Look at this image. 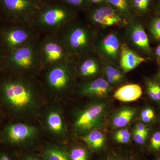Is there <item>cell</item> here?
I'll use <instances>...</instances> for the list:
<instances>
[{"label":"cell","mask_w":160,"mask_h":160,"mask_svg":"<svg viewBox=\"0 0 160 160\" xmlns=\"http://www.w3.org/2000/svg\"><path fill=\"white\" fill-rule=\"evenodd\" d=\"M0 106L11 115L30 111L37 105L38 90L35 84L25 76L1 70Z\"/></svg>","instance_id":"cell-1"},{"label":"cell","mask_w":160,"mask_h":160,"mask_svg":"<svg viewBox=\"0 0 160 160\" xmlns=\"http://www.w3.org/2000/svg\"><path fill=\"white\" fill-rule=\"evenodd\" d=\"M56 34L74 59L89 55L94 49V32L81 22L72 20Z\"/></svg>","instance_id":"cell-2"},{"label":"cell","mask_w":160,"mask_h":160,"mask_svg":"<svg viewBox=\"0 0 160 160\" xmlns=\"http://www.w3.org/2000/svg\"><path fill=\"white\" fill-rule=\"evenodd\" d=\"M75 12L60 0L46 2L34 17L31 25L40 33L56 34L73 20Z\"/></svg>","instance_id":"cell-3"},{"label":"cell","mask_w":160,"mask_h":160,"mask_svg":"<svg viewBox=\"0 0 160 160\" xmlns=\"http://www.w3.org/2000/svg\"><path fill=\"white\" fill-rule=\"evenodd\" d=\"M39 38L6 55L2 70L25 76L42 68Z\"/></svg>","instance_id":"cell-4"},{"label":"cell","mask_w":160,"mask_h":160,"mask_svg":"<svg viewBox=\"0 0 160 160\" xmlns=\"http://www.w3.org/2000/svg\"><path fill=\"white\" fill-rule=\"evenodd\" d=\"M45 3L42 0H0V15L6 23L31 25Z\"/></svg>","instance_id":"cell-5"},{"label":"cell","mask_w":160,"mask_h":160,"mask_svg":"<svg viewBox=\"0 0 160 160\" xmlns=\"http://www.w3.org/2000/svg\"><path fill=\"white\" fill-rule=\"evenodd\" d=\"M40 38V33L29 24L9 23L0 27V43L6 54Z\"/></svg>","instance_id":"cell-6"},{"label":"cell","mask_w":160,"mask_h":160,"mask_svg":"<svg viewBox=\"0 0 160 160\" xmlns=\"http://www.w3.org/2000/svg\"><path fill=\"white\" fill-rule=\"evenodd\" d=\"M74 61L59 63L46 68L45 82L52 93L62 94L71 87L75 69Z\"/></svg>","instance_id":"cell-7"},{"label":"cell","mask_w":160,"mask_h":160,"mask_svg":"<svg viewBox=\"0 0 160 160\" xmlns=\"http://www.w3.org/2000/svg\"><path fill=\"white\" fill-rule=\"evenodd\" d=\"M106 110V103L96 102L89 104L78 112L73 124L75 131L85 134L102 126Z\"/></svg>","instance_id":"cell-8"},{"label":"cell","mask_w":160,"mask_h":160,"mask_svg":"<svg viewBox=\"0 0 160 160\" xmlns=\"http://www.w3.org/2000/svg\"><path fill=\"white\" fill-rule=\"evenodd\" d=\"M40 50L42 68L74 60L56 34L44 35L41 38Z\"/></svg>","instance_id":"cell-9"},{"label":"cell","mask_w":160,"mask_h":160,"mask_svg":"<svg viewBox=\"0 0 160 160\" xmlns=\"http://www.w3.org/2000/svg\"><path fill=\"white\" fill-rule=\"evenodd\" d=\"M36 127L20 122L7 123L0 130V142L10 146H18L31 142L38 134Z\"/></svg>","instance_id":"cell-10"},{"label":"cell","mask_w":160,"mask_h":160,"mask_svg":"<svg viewBox=\"0 0 160 160\" xmlns=\"http://www.w3.org/2000/svg\"><path fill=\"white\" fill-rule=\"evenodd\" d=\"M87 19L92 25L102 27L121 26L126 23V18L109 4L89 7Z\"/></svg>","instance_id":"cell-11"},{"label":"cell","mask_w":160,"mask_h":160,"mask_svg":"<svg viewBox=\"0 0 160 160\" xmlns=\"http://www.w3.org/2000/svg\"><path fill=\"white\" fill-rule=\"evenodd\" d=\"M121 45L119 34L116 32H112L100 40L95 41L94 49L103 59L114 64L119 62Z\"/></svg>","instance_id":"cell-12"},{"label":"cell","mask_w":160,"mask_h":160,"mask_svg":"<svg viewBox=\"0 0 160 160\" xmlns=\"http://www.w3.org/2000/svg\"><path fill=\"white\" fill-rule=\"evenodd\" d=\"M112 88L107 81L103 78H98L80 85L79 92L84 96L103 98L110 93Z\"/></svg>","instance_id":"cell-13"},{"label":"cell","mask_w":160,"mask_h":160,"mask_svg":"<svg viewBox=\"0 0 160 160\" xmlns=\"http://www.w3.org/2000/svg\"><path fill=\"white\" fill-rule=\"evenodd\" d=\"M146 60L130 49L126 43H123L121 45L119 63L122 70L125 73L135 69Z\"/></svg>","instance_id":"cell-14"},{"label":"cell","mask_w":160,"mask_h":160,"mask_svg":"<svg viewBox=\"0 0 160 160\" xmlns=\"http://www.w3.org/2000/svg\"><path fill=\"white\" fill-rule=\"evenodd\" d=\"M128 35L130 42L141 51L149 53L151 51L148 36L143 26L139 23L130 24Z\"/></svg>","instance_id":"cell-15"},{"label":"cell","mask_w":160,"mask_h":160,"mask_svg":"<svg viewBox=\"0 0 160 160\" xmlns=\"http://www.w3.org/2000/svg\"><path fill=\"white\" fill-rule=\"evenodd\" d=\"M45 122L47 130L55 136L62 137L66 135V126L62 115L59 109H52L47 112Z\"/></svg>","instance_id":"cell-16"},{"label":"cell","mask_w":160,"mask_h":160,"mask_svg":"<svg viewBox=\"0 0 160 160\" xmlns=\"http://www.w3.org/2000/svg\"><path fill=\"white\" fill-rule=\"evenodd\" d=\"M142 94L139 85L131 84L120 87L115 92L114 97L122 102H131L138 99Z\"/></svg>","instance_id":"cell-17"},{"label":"cell","mask_w":160,"mask_h":160,"mask_svg":"<svg viewBox=\"0 0 160 160\" xmlns=\"http://www.w3.org/2000/svg\"><path fill=\"white\" fill-rule=\"evenodd\" d=\"M100 68L99 60L96 58L87 55L81 58V62L78 67V72L82 77H92L98 73Z\"/></svg>","instance_id":"cell-18"},{"label":"cell","mask_w":160,"mask_h":160,"mask_svg":"<svg viewBox=\"0 0 160 160\" xmlns=\"http://www.w3.org/2000/svg\"><path fill=\"white\" fill-rule=\"evenodd\" d=\"M137 110L134 108L126 107L118 111L112 119V123L114 127H125L134 118Z\"/></svg>","instance_id":"cell-19"},{"label":"cell","mask_w":160,"mask_h":160,"mask_svg":"<svg viewBox=\"0 0 160 160\" xmlns=\"http://www.w3.org/2000/svg\"><path fill=\"white\" fill-rule=\"evenodd\" d=\"M81 139L93 150L101 149L105 143V135L97 129L92 130L81 137Z\"/></svg>","instance_id":"cell-20"},{"label":"cell","mask_w":160,"mask_h":160,"mask_svg":"<svg viewBox=\"0 0 160 160\" xmlns=\"http://www.w3.org/2000/svg\"><path fill=\"white\" fill-rule=\"evenodd\" d=\"M43 158L45 160H71L64 149L57 146L47 147L43 152Z\"/></svg>","instance_id":"cell-21"},{"label":"cell","mask_w":160,"mask_h":160,"mask_svg":"<svg viewBox=\"0 0 160 160\" xmlns=\"http://www.w3.org/2000/svg\"><path fill=\"white\" fill-rule=\"evenodd\" d=\"M108 4L115 8L125 18L132 17V7L129 0H106Z\"/></svg>","instance_id":"cell-22"},{"label":"cell","mask_w":160,"mask_h":160,"mask_svg":"<svg viewBox=\"0 0 160 160\" xmlns=\"http://www.w3.org/2000/svg\"><path fill=\"white\" fill-rule=\"evenodd\" d=\"M72 9L76 10H87L90 7L89 0H60Z\"/></svg>","instance_id":"cell-23"},{"label":"cell","mask_w":160,"mask_h":160,"mask_svg":"<svg viewBox=\"0 0 160 160\" xmlns=\"http://www.w3.org/2000/svg\"><path fill=\"white\" fill-rule=\"evenodd\" d=\"M104 71L106 74L111 75L116 79L118 83L122 82L125 78V75L123 71H121L119 69L114 67L110 64H106L104 66Z\"/></svg>","instance_id":"cell-24"},{"label":"cell","mask_w":160,"mask_h":160,"mask_svg":"<svg viewBox=\"0 0 160 160\" xmlns=\"http://www.w3.org/2000/svg\"><path fill=\"white\" fill-rule=\"evenodd\" d=\"M71 160H88V153L86 149L82 148L72 149L69 155Z\"/></svg>","instance_id":"cell-25"},{"label":"cell","mask_w":160,"mask_h":160,"mask_svg":"<svg viewBox=\"0 0 160 160\" xmlns=\"http://www.w3.org/2000/svg\"><path fill=\"white\" fill-rule=\"evenodd\" d=\"M150 31L155 40L160 41V18H155L152 21Z\"/></svg>","instance_id":"cell-26"},{"label":"cell","mask_w":160,"mask_h":160,"mask_svg":"<svg viewBox=\"0 0 160 160\" xmlns=\"http://www.w3.org/2000/svg\"><path fill=\"white\" fill-rule=\"evenodd\" d=\"M151 147L155 150H158L160 149V132L155 133L152 136L150 141Z\"/></svg>","instance_id":"cell-27"},{"label":"cell","mask_w":160,"mask_h":160,"mask_svg":"<svg viewBox=\"0 0 160 160\" xmlns=\"http://www.w3.org/2000/svg\"><path fill=\"white\" fill-rule=\"evenodd\" d=\"M131 7L138 12H146L143 4V0H131L130 1Z\"/></svg>","instance_id":"cell-28"},{"label":"cell","mask_w":160,"mask_h":160,"mask_svg":"<svg viewBox=\"0 0 160 160\" xmlns=\"http://www.w3.org/2000/svg\"><path fill=\"white\" fill-rule=\"evenodd\" d=\"M148 136L142 134L134 130L133 132V138L135 142L139 145H143L146 142Z\"/></svg>","instance_id":"cell-29"},{"label":"cell","mask_w":160,"mask_h":160,"mask_svg":"<svg viewBox=\"0 0 160 160\" xmlns=\"http://www.w3.org/2000/svg\"><path fill=\"white\" fill-rule=\"evenodd\" d=\"M147 92H148L149 97L154 101H159L156 92L153 86L152 85L151 81H149L147 83Z\"/></svg>","instance_id":"cell-30"},{"label":"cell","mask_w":160,"mask_h":160,"mask_svg":"<svg viewBox=\"0 0 160 160\" xmlns=\"http://www.w3.org/2000/svg\"><path fill=\"white\" fill-rule=\"evenodd\" d=\"M130 138V133L127 129H122L117 132L114 135V139L120 138Z\"/></svg>","instance_id":"cell-31"},{"label":"cell","mask_w":160,"mask_h":160,"mask_svg":"<svg viewBox=\"0 0 160 160\" xmlns=\"http://www.w3.org/2000/svg\"><path fill=\"white\" fill-rule=\"evenodd\" d=\"M0 160H17L13 155L7 152L0 150Z\"/></svg>","instance_id":"cell-32"},{"label":"cell","mask_w":160,"mask_h":160,"mask_svg":"<svg viewBox=\"0 0 160 160\" xmlns=\"http://www.w3.org/2000/svg\"><path fill=\"white\" fill-rule=\"evenodd\" d=\"M134 130L136 131L142 133V134L146 135L148 136L149 129L145 125H143L142 123H138L135 126V129Z\"/></svg>","instance_id":"cell-33"},{"label":"cell","mask_w":160,"mask_h":160,"mask_svg":"<svg viewBox=\"0 0 160 160\" xmlns=\"http://www.w3.org/2000/svg\"><path fill=\"white\" fill-rule=\"evenodd\" d=\"M147 116L151 119H153L154 118V113L153 110L151 108H146L143 110L141 113V117H142Z\"/></svg>","instance_id":"cell-34"},{"label":"cell","mask_w":160,"mask_h":160,"mask_svg":"<svg viewBox=\"0 0 160 160\" xmlns=\"http://www.w3.org/2000/svg\"><path fill=\"white\" fill-rule=\"evenodd\" d=\"M6 56V53L4 51L2 46L0 43V70L2 69Z\"/></svg>","instance_id":"cell-35"},{"label":"cell","mask_w":160,"mask_h":160,"mask_svg":"<svg viewBox=\"0 0 160 160\" xmlns=\"http://www.w3.org/2000/svg\"><path fill=\"white\" fill-rule=\"evenodd\" d=\"M105 74L106 76V81L110 85H115V84H117L119 83L116 79L111 75L106 74V73H105Z\"/></svg>","instance_id":"cell-36"},{"label":"cell","mask_w":160,"mask_h":160,"mask_svg":"<svg viewBox=\"0 0 160 160\" xmlns=\"http://www.w3.org/2000/svg\"><path fill=\"white\" fill-rule=\"evenodd\" d=\"M151 82L155 91L156 92L159 101H160V85L156 82H153V81H151Z\"/></svg>","instance_id":"cell-37"},{"label":"cell","mask_w":160,"mask_h":160,"mask_svg":"<svg viewBox=\"0 0 160 160\" xmlns=\"http://www.w3.org/2000/svg\"><path fill=\"white\" fill-rule=\"evenodd\" d=\"M22 160H45L44 158L39 157L37 156L32 154H28L23 157Z\"/></svg>","instance_id":"cell-38"},{"label":"cell","mask_w":160,"mask_h":160,"mask_svg":"<svg viewBox=\"0 0 160 160\" xmlns=\"http://www.w3.org/2000/svg\"><path fill=\"white\" fill-rule=\"evenodd\" d=\"M104 160H131L129 159V158L123 157L119 156L114 155L109 156V157L106 158Z\"/></svg>","instance_id":"cell-39"},{"label":"cell","mask_w":160,"mask_h":160,"mask_svg":"<svg viewBox=\"0 0 160 160\" xmlns=\"http://www.w3.org/2000/svg\"><path fill=\"white\" fill-rule=\"evenodd\" d=\"M156 55L157 61L158 64H160V45L156 49Z\"/></svg>","instance_id":"cell-40"},{"label":"cell","mask_w":160,"mask_h":160,"mask_svg":"<svg viewBox=\"0 0 160 160\" xmlns=\"http://www.w3.org/2000/svg\"><path fill=\"white\" fill-rule=\"evenodd\" d=\"M143 4H144V7H145V9L146 11L149 8V4H150V1L151 0H143Z\"/></svg>","instance_id":"cell-41"},{"label":"cell","mask_w":160,"mask_h":160,"mask_svg":"<svg viewBox=\"0 0 160 160\" xmlns=\"http://www.w3.org/2000/svg\"><path fill=\"white\" fill-rule=\"evenodd\" d=\"M141 119H142V122L145 123L149 122H151V120H152L150 118H149L147 116L142 117H141Z\"/></svg>","instance_id":"cell-42"},{"label":"cell","mask_w":160,"mask_h":160,"mask_svg":"<svg viewBox=\"0 0 160 160\" xmlns=\"http://www.w3.org/2000/svg\"><path fill=\"white\" fill-rule=\"evenodd\" d=\"M2 108L0 106V126H1V122H2ZM2 128H0V130H1Z\"/></svg>","instance_id":"cell-43"},{"label":"cell","mask_w":160,"mask_h":160,"mask_svg":"<svg viewBox=\"0 0 160 160\" xmlns=\"http://www.w3.org/2000/svg\"><path fill=\"white\" fill-rule=\"evenodd\" d=\"M45 2H56V1H59V0H42Z\"/></svg>","instance_id":"cell-44"},{"label":"cell","mask_w":160,"mask_h":160,"mask_svg":"<svg viewBox=\"0 0 160 160\" xmlns=\"http://www.w3.org/2000/svg\"><path fill=\"white\" fill-rule=\"evenodd\" d=\"M157 78L158 80L160 82V69L159 70L158 72L157 75Z\"/></svg>","instance_id":"cell-45"},{"label":"cell","mask_w":160,"mask_h":160,"mask_svg":"<svg viewBox=\"0 0 160 160\" xmlns=\"http://www.w3.org/2000/svg\"><path fill=\"white\" fill-rule=\"evenodd\" d=\"M159 7L160 8V1H159Z\"/></svg>","instance_id":"cell-46"},{"label":"cell","mask_w":160,"mask_h":160,"mask_svg":"<svg viewBox=\"0 0 160 160\" xmlns=\"http://www.w3.org/2000/svg\"></svg>","instance_id":"cell-47"}]
</instances>
